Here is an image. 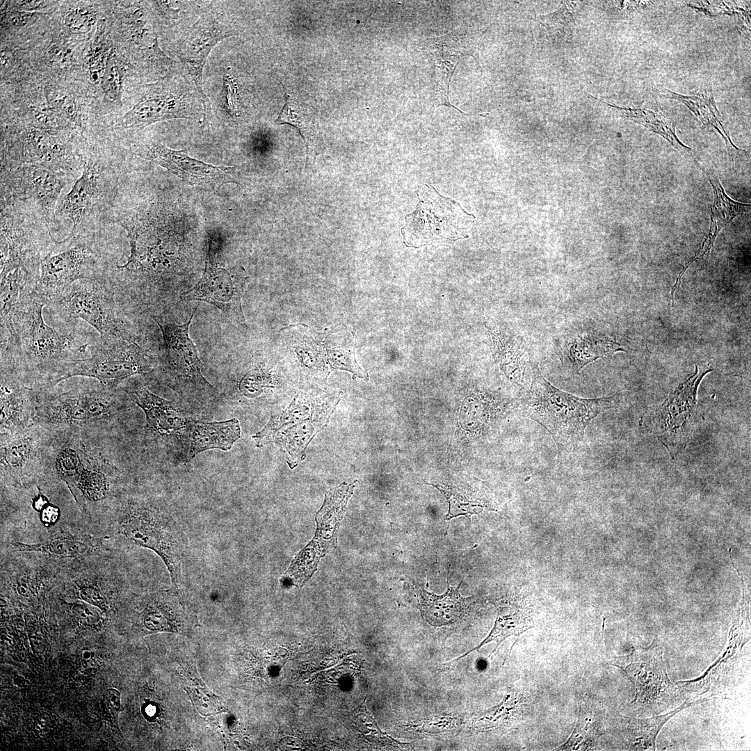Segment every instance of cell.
I'll return each instance as SVG.
<instances>
[{
	"label": "cell",
	"mask_w": 751,
	"mask_h": 751,
	"mask_svg": "<svg viewBox=\"0 0 751 751\" xmlns=\"http://www.w3.org/2000/svg\"><path fill=\"white\" fill-rule=\"evenodd\" d=\"M45 306L46 300L35 289L27 292L10 332L1 341V367L11 370L29 385L39 381L47 387L56 371L77 360L89 345L46 324Z\"/></svg>",
	"instance_id": "1"
},
{
	"label": "cell",
	"mask_w": 751,
	"mask_h": 751,
	"mask_svg": "<svg viewBox=\"0 0 751 751\" xmlns=\"http://www.w3.org/2000/svg\"><path fill=\"white\" fill-rule=\"evenodd\" d=\"M113 536L127 546L148 549L164 563L174 587L181 579L184 541L170 512L151 499L116 496L110 505Z\"/></svg>",
	"instance_id": "2"
},
{
	"label": "cell",
	"mask_w": 751,
	"mask_h": 751,
	"mask_svg": "<svg viewBox=\"0 0 751 751\" xmlns=\"http://www.w3.org/2000/svg\"><path fill=\"white\" fill-rule=\"evenodd\" d=\"M532 372L530 389L522 401L523 416L542 425L551 434L559 451L575 449L590 421L620 401L618 395L579 398L552 385L538 365L534 364Z\"/></svg>",
	"instance_id": "3"
},
{
	"label": "cell",
	"mask_w": 751,
	"mask_h": 751,
	"mask_svg": "<svg viewBox=\"0 0 751 751\" xmlns=\"http://www.w3.org/2000/svg\"><path fill=\"white\" fill-rule=\"evenodd\" d=\"M115 194V179L109 165L99 160L83 159L81 175L61 201L56 215L69 218L71 232L60 241L67 243L92 236L109 217Z\"/></svg>",
	"instance_id": "4"
},
{
	"label": "cell",
	"mask_w": 751,
	"mask_h": 751,
	"mask_svg": "<svg viewBox=\"0 0 751 751\" xmlns=\"http://www.w3.org/2000/svg\"><path fill=\"white\" fill-rule=\"evenodd\" d=\"M417 193V208L405 216L401 230L406 246L451 245L468 236L475 221L473 214L429 184L419 186Z\"/></svg>",
	"instance_id": "5"
},
{
	"label": "cell",
	"mask_w": 751,
	"mask_h": 751,
	"mask_svg": "<svg viewBox=\"0 0 751 751\" xmlns=\"http://www.w3.org/2000/svg\"><path fill=\"white\" fill-rule=\"evenodd\" d=\"M47 305L68 320L81 318L100 334V342L134 341L115 301L114 289L106 277L81 280L72 284Z\"/></svg>",
	"instance_id": "6"
},
{
	"label": "cell",
	"mask_w": 751,
	"mask_h": 751,
	"mask_svg": "<svg viewBox=\"0 0 751 751\" xmlns=\"http://www.w3.org/2000/svg\"><path fill=\"white\" fill-rule=\"evenodd\" d=\"M52 429L40 424L10 434H1V485L14 490L35 485L51 465Z\"/></svg>",
	"instance_id": "7"
},
{
	"label": "cell",
	"mask_w": 751,
	"mask_h": 751,
	"mask_svg": "<svg viewBox=\"0 0 751 751\" xmlns=\"http://www.w3.org/2000/svg\"><path fill=\"white\" fill-rule=\"evenodd\" d=\"M152 369L146 353L135 341L100 342L92 348L90 357L63 364L50 380L47 387L72 377L84 376L98 380L105 388L115 389L126 378L148 373Z\"/></svg>",
	"instance_id": "8"
},
{
	"label": "cell",
	"mask_w": 751,
	"mask_h": 751,
	"mask_svg": "<svg viewBox=\"0 0 751 751\" xmlns=\"http://www.w3.org/2000/svg\"><path fill=\"white\" fill-rule=\"evenodd\" d=\"M611 664L620 668L634 684L631 703L643 711L662 712L683 697L684 690L668 677L662 647L654 642L647 647L634 648Z\"/></svg>",
	"instance_id": "9"
},
{
	"label": "cell",
	"mask_w": 751,
	"mask_h": 751,
	"mask_svg": "<svg viewBox=\"0 0 751 751\" xmlns=\"http://www.w3.org/2000/svg\"><path fill=\"white\" fill-rule=\"evenodd\" d=\"M61 243L67 244L68 248L55 253L54 247L40 265L35 290L47 304L74 282L106 277L109 270L108 261L94 244L92 236Z\"/></svg>",
	"instance_id": "10"
},
{
	"label": "cell",
	"mask_w": 751,
	"mask_h": 751,
	"mask_svg": "<svg viewBox=\"0 0 751 751\" xmlns=\"http://www.w3.org/2000/svg\"><path fill=\"white\" fill-rule=\"evenodd\" d=\"M71 176L31 165L1 169V200L21 206L51 231L56 226V205Z\"/></svg>",
	"instance_id": "11"
},
{
	"label": "cell",
	"mask_w": 751,
	"mask_h": 751,
	"mask_svg": "<svg viewBox=\"0 0 751 751\" xmlns=\"http://www.w3.org/2000/svg\"><path fill=\"white\" fill-rule=\"evenodd\" d=\"M37 218L19 207L1 202V278L16 268L38 278L42 259L52 250L47 248H54L56 243L47 245L49 241L37 232L39 229L33 226Z\"/></svg>",
	"instance_id": "12"
},
{
	"label": "cell",
	"mask_w": 751,
	"mask_h": 751,
	"mask_svg": "<svg viewBox=\"0 0 751 751\" xmlns=\"http://www.w3.org/2000/svg\"><path fill=\"white\" fill-rule=\"evenodd\" d=\"M115 389L100 386L99 389H72L42 398L38 395L35 423L52 429L108 421L116 409Z\"/></svg>",
	"instance_id": "13"
},
{
	"label": "cell",
	"mask_w": 751,
	"mask_h": 751,
	"mask_svg": "<svg viewBox=\"0 0 751 751\" xmlns=\"http://www.w3.org/2000/svg\"><path fill=\"white\" fill-rule=\"evenodd\" d=\"M173 79H164L146 91L141 99L121 118L115 128L143 129L157 122L174 118H197L207 109L208 99Z\"/></svg>",
	"instance_id": "14"
},
{
	"label": "cell",
	"mask_w": 751,
	"mask_h": 751,
	"mask_svg": "<svg viewBox=\"0 0 751 751\" xmlns=\"http://www.w3.org/2000/svg\"><path fill=\"white\" fill-rule=\"evenodd\" d=\"M695 372L673 390L654 412L652 430L659 441L675 458L686 446L694 426L697 389L704 377L712 371Z\"/></svg>",
	"instance_id": "15"
},
{
	"label": "cell",
	"mask_w": 751,
	"mask_h": 751,
	"mask_svg": "<svg viewBox=\"0 0 751 751\" xmlns=\"http://www.w3.org/2000/svg\"><path fill=\"white\" fill-rule=\"evenodd\" d=\"M182 324L170 323L160 316H152L163 336V360L170 377L185 387L211 389L213 386L202 373L203 364L188 334L195 314Z\"/></svg>",
	"instance_id": "16"
},
{
	"label": "cell",
	"mask_w": 751,
	"mask_h": 751,
	"mask_svg": "<svg viewBox=\"0 0 751 751\" xmlns=\"http://www.w3.org/2000/svg\"><path fill=\"white\" fill-rule=\"evenodd\" d=\"M21 165L39 166L73 177L83 168V159L74 156L55 132L29 129L21 136L19 151L3 159L1 169Z\"/></svg>",
	"instance_id": "17"
},
{
	"label": "cell",
	"mask_w": 751,
	"mask_h": 751,
	"mask_svg": "<svg viewBox=\"0 0 751 751\" xmlns=\"http://www.w3.org/2000/svg\"><path fill=\"white\" fill-rule=\"evenodd\" d=\"M232 35L225 17L218 13L204 14L186 32L175 49V55L186 69L192 83L205 95L202 73L207 58L213 47Z\"/></svg>",
	"instance_id": "18"
},
{
	"label": "cell",
	"mask_w": 751,
	"mask_h": 751,
	"mask_svg": "<svg viewBox=\"0 0 751 751\" xmlns=\"http://www.w3.org/2000/svg\"><path fill=\"white\" fill-rule=\"evenodd\" d=\"M114 469L100 457L92 455L79 443L72 473L64 481L76 501L86 512L111 504L114 491Z\"/></svg>",
	"instance_id": "19"
},
{
	"label": "cell",
	"mask_w": 751,
	"mask_h": 751,
	"mask_svg": "<svg viewBox=\"0 0 751 751\" xmlns=\"http://www.w3.org/2000/svg\"><path fill=\"white\" fill-rule=\"evenodd\" d=\"M245 284V279L207 260L200 280L180 298L181 300H199L213 305L228 319L241 324L245 321L241 305Z\"/></svg>",
	"instance_id": "20"
},
{
	"label": "cell",
	"mask_w": 751,
	"mask_h": 751,
	"mask_svg": "<svg viewBox=\"0 0 751 751\" xmlns=\"http://www.w3.org/2000/svg\"><path fill=\"white\" fill-rule=\"evenodd\" d=\"M136 154L166 168L191 185L213 186L233 168L214 166L188 155L186 150H174L162 144L141 145Z\"/></svg>",
	"instance_id": "21"
},
{
	"label": "cell",
	"mask_w": 751,
	"mask_h": 751,
	"mask_svg": "<svg viewBox=\"0 0 751 751\" xmlns=\"http://www.w3.org/2000/svg\"><path fill=\"white\" fill-rule=\"evenodd\" d=\"M38 395L15 373L1 367L0 433L10 434L35 424Z\"/></svg>",
	"instance_id": "22"
},
{
	"label": "cell",
	"mask_w": 751,
	"mask_h": 751,
	"mask_svg": "<svg viewBox=\"0 0 751 751\" xmlns=\"http://www.w3.org/2000/svg\"><path fill=\"white\" fill-rule=\"evenodd\" d=\"M63 562L47 558L39 560L15 558L1 567V584L23 598L37 597L42 590L58 583Z\"/></svg>",
	"instance_id": "23"
},
{
	"label": "cell",
	"mask_w": 751,
	"mask_h": 751,
	"mask_svg": "<svg viewBox=\"0 0 751 751\" xmlns=\"http://www.w3.org/2000/svg\"><path fill=\"white\" fill-rule=\"evenodd\" d=\"M14 552L40 554L56 560H74L106 554L109 549L98 538L70 528H61L36 543H10Z\"/></svg>",
	"instance_id": "24"
},
{
	"label": "cell",
	"mask_w": 751,
	"mask_h": 751,
	"mask_svg": "<svg viewBox=\"0 0 751 751\" xmlns=\"http://www.w3.org/2000/svg\"><path fill=\"white\" fill-rule=\"evenodd\" d=\"M131 399L144 412L147 428L154 434L168 438L181 437L191 423L172 402L164 399L139 382L129 385L126 389Z\"/></svg>",
	"instance_id": "25"
},
{
	"label": "cell",
	"mask_w": 751,
	"mask_h": 751,
	"mask_svg": "<svg viewBox=\"0 0 751 751\" xmlns=\"http://www.w3.org/2000/svg\"><path fill=\"white\" fill-rule=\"evenodd\" d=\"M704 700V698L695 702L686 700L671 711L646 718L620 716L615 733L630 750H655L656 739L663 726L684 709Z\"/></svg>",
	"instance_id": "26"
},
{
	"label": "cell",
	"mask_w": 751,
	"mask_h": 751,
	"mask_svg": "<svg viewBox=\"0 0 751 751\" xmlns=\"http://www.w3.org/2000/svg\"><path fill=\"white\" fill-rule=\"evenodd\" d=\"M241 437V427L237 419L223 421H193L189 434L188 457L209 449L228 451Z\"/></svg>",
	"instance_id": "27"
},
{
	"label": "cell",
	"mask_w": 751,
	"mask_h": 751,
	"mask_svg": "<svg viewBox=\"0 0 751 751\" xmlns=\"http://www.w3.org/2000/svg\"><path fill=\"white\" fill-rule=\"evenodd\" d=\"M456 31L442 37L428 39L437 69L435 91L439 105L451 106L448 95L449 82L458 60L464 53L463 37H458V30Z\"/></svg>",
	"instance_id": "28"
},
{
	"label": "cell",
	"mask_w": 751,
	"mask_h": 751,
	"mask_svg": "<svg viewBox=\"0 0 751 751\" xmlns=\"http://www.w3.org/2000/svg\"><path fill=\"white\" fill-rule=\"evenodd\" d=\"M624 351L610 337L597 332L583 333L575 337L562 355V362L570 371L577 373L587 364L606 355Z\"/></svg>",
	"instance_id": "29"
},
{
	"label": "cell",
	"mask_w": 751,
	"mask_h": 751,
	"mask_svg": "<svg viewBox=\"0 0 751 751\" xmlns=\"http://www.w3.org/2000/svg\"><path fill=\"white\" fill-rule=\"evenodd\" d=\"M457 588H449L442 595L423 590L420 610L423 618L431 626L451 624L462 617L468 611L469 599L462 597Z\"/></svg>",
	"instance_id": "30"
},
{
	"label": "cell",
	"mask_w": 751,
	"mask_h": 751,
	"mask_svg": "<svg viewBox=\"0 0 751 751\" xmlns=\"http://www.w3.org/2000/svg\"><path fill=\"white\" fill-rule=\"evenodd\" d=\"M533 624L531 608L524 601L515 600L512 601L506 606L499 608L494 625L489 635L477 647L457 659L465 656L473 650L478 649L483 645L492 641L496 642V648L508 637L511 636H518L525 631L532 628Z\"/></svg>",
	"instance_id": "31"
},
{
	"label": "cell",
	"mask_w": 751,
	"mask_h": 751,
	"mask_svg": "<svg viewBox=\"0 0 751 751\" xmlns=\"http://www.w3.org/2000/svg\"><path fill=\"white\" fill-rule=\"evenodd\" d=\"M595 98L619 111L622 116L629 118L633 122L644 126L649 131L661 135L682 154L691 156L695 161L692 154L691 148L684 145L678 138L675 131L676 123L671 122L661 111H654L643 108L620 107L611 104L599 98Z\"/></svg>",
	"instance_id": "32"
},
{
	"label": "cell",
	"mask_w": 751,
	"mask_h": 751,
	"mask_svg": "<svg viewBox=\"0 0 751 751\" xmlns=\"http://www.w3.org/2000/svg\"><path fill=\"white\" fill-rule=\"evenodd\" d=\"M495 354L506 373L519 384L526 368V350L524 340L512 333H492Z\"/></svg>",
	"instance_id": "33"
},
{
	"label": "cell",
	"mask_w": 751,
	"mask_h": 751,
	"mask_svg": "<svg viewBox=\"0 0 751 751\" xmlns=\"http://www.w3.org/2000/svg\"><path fill=\"white\" fill-rule=\"evenodd\" d=\"M671 99H677L687 106L705 126H711L715 128L722 136L727 144V150H730L743 151L738 149L732 141L729 136L725 130L724 127L717 118L720 115L715 104L713 95L711 90L704 89L695 95H684L668 90Z\"/></svg>",
	"instance_id": "34"
},
{
	"label": "cell",
	"mask_w": 751,
	"mask_h": 751,
	"mask_svg": "<svg viewBox=\"0 0 751 751\" xmlns=\"http://www.w3.org/2000/svg\"><path fill=\"white\" fill-rule=\"evenodd\" d=\"M163 595H156V599L147 604L141 614L143 627L150 631H177L181 623V614L175 612L170 602Z\"/></svg>",
	"instance_id": "35"
},
{
	"label": "cell",
	"mask_w": 751,
	"mask_h": 751,
	"mask_svg": "<svg viewBox=\"0 0 751 751\" xmlns=\"http://www.w3.org/2000/svg\"><path fill=\"white\" fill-rule=\"evenodd\" d=\"M702 169L707 175L713 192L711 218L716 221L717 226L722 229L734 218L750 211V204L733 200L726 194L719 179L710 171Z\"/></svg>",
	"instance_id": "36"
},
{
	"label": "cell",
	"mask_w": 751,
	"mask_h": 751,
	"mask_svg": "<svg viewBox=\"0 0 751 751\" xmlns=\"http://www.w3.org/2000/svg\"><path fill=\"white\" fill-rule=\"evenodd\" d=\"M325 339L320 344L324 348L327 362L332 369L345 370L353 373L354 376L369 380L367 373L360 368L356 361L353 348L350 346L346 348H339L334 346L335 344L330 346L328 334Z\"/></svg>",
	"instance_id": "37"
},
{
	"label": "cell",
	"mask_w": 751,
	"mask_h": 751,
	"mask_svg": "<svg viewBox=\"0 0 751 751\" xmlns=\"http://www.w3.org/2000/svg\"><path fill=\"white\" fill-rule=\"evenodd\" d=\"M518 702L519 700L514 695L506 694L499 704L475 718V727L480 730H489L500 727L508 720Z\"/></svg>",
	"instance_id": "38"
},
{
	"label": "cell",
	"mask_w": 751,
	"mask_h": 751,
	"mask_svg": "<svg viewBox=\"0 0 751 751\" xmlns=\"http://www.w3.org/2000/svg\"><path fill=\"white\" fill-rule=\"evenodd\" d=\"M583 726H576L568 740L558 748L561 750H585L600 735L591 719H587Z\"/></svg>",
	"instance_id": "39"
},
{
	"label": "cell",
	"mask_w": 751,
	"mask_h": 751,
	"mask_svg": "<svg viewBox=\"0 0 751 751\" xmlns=\"http://www.w3.org/2000/svg\"><path fill=\"white\" fill-rule=\"evenodd\" d=\"M122 75L120 63L114 54H111L101 83L104 93L111 99L115 100L120 96Z\"/></svg>",
	"instance_id": "40"
},
{
	"label": "cell",
	"mask_w": 751,
	"mask_h": 751,
	"mask_svg": "<svg viewBox=\"0 0 751 751\" xmlns=\"http://www.w3.org/2000/svg\"><path fill=\"white\" fill-rule=\"evenodd\" d=\"M440 490L444 494L449 503V511L446 519H450L461 515L470 517L472 514H477L483 510L484 506L479 500H469L464 496L463 497L460 495L454 496L447 490Z\"/></svg>",
	"instance_id": "41"
},
{
	"label": "cell",
	"mask_w": 751,
	"mask_h": 751,
	"mask_svg": "<svg viewBox=\"0 0 751 751\" xmlns=\"http://www.w3.org/2000/svg\"><path fill=\"white\" fill-rule=\"evenodd\" d=\"M96 21V14L85 8H76L70 11L65 17V24L68 30L76 34L89 32Z\"/></svg>",
	"instance_id": "42"
},
{
	"label": "cell",
	"mask_w": 751,
	"mask_h": 751,
	"mask_svg": "<svg viewBox=\"0 0 751 751\" xmlns=\"http://www.w3.org/2000/svg\"><path fill=\"white\" fill-rule=\"evenodd\" d=\"M90 604L75 603L71 605L70 612L74 622L85 627H95L101 622L99 611Z\"/></svg>",
	"instance_id": "43"
},
{
	"label": "cell",
	"mask_w": 751,
	"mask_h": 751,
	"mask_svg": "<svg viewBox=\"0 0 751 751\" xmlns=\"http://www.w3.org/2000/svg\"><path fill=\"white\" fill-rule=\"evenodd\" d=\"M108 52L106 49H100L94 53L90 58V76L95 84H99L102 82L108 58Z\"/></svg>",
	"instance_id": "44"
},
{
	"label": "cell",
	"mask_w": 751,
	"mask_h": 751,
	"mask_svg": "<svg viewBox=\"0 0 751 751\" xmlns=\"http://www.w3.org/2000/svg\"><path fill=\"white\" fill-rule=\"evenodd\" d=\"M223 101L227 113L234 116L236 115V86L233 77L225 74L223 81Z\"/></svg>",
	"instance_id": "45"
},
{
	"label": "cell",
	"mask_w": 751,
	"mask_h": 751,
	"mask_svg": "<svg viewBox=\"0 0 751 751\" xmlns=\"http://www.w3.org/2000/svg\"><path fill=\"white\" fill-rule=\"evenodd\" d=\"M49 97L52 104L57 106L70 120L73 121L79 126H81V122L79 118L75 106L74 105V101L68 95H63L60 92L54 91L52 92L51 95Z\"/></svg>",
	"instance_id": "46"
},
{
	"label": "cell",
	"mask_w": 751,
	"mask_h": 751,
	"mask_svg": "<svg viewBox=\"0 0 751 751\" xmlns=\"http://www.w3.org/2000/svg\"><path fill=\"white\" fill-rule=\"evenodd\" d=\"M39 515L42 524L46 527H49L58 521L60 510L58 506L49 503L39 512Z\"/></svg>",
	"instance_id": "47"
},
{
	"label": "cell",
	"mask_w": 751,
	"mask_h": 751,
	"mask_svg": "<svg viewBox=\"0 0 751 751\" xmlns=\"http://www.w3.org/2000/svg\"><path fill=\"white\" fill-rule=\"evenodd\" d=\"M35 13L25 11H14L11 14L10 22L15 26H24L35 19Z\"/></svg>",
	"instance_id": "48"
},
{
	"label": "cell",
	"mask_w": 751,
	"mask_h": 751,
	"mask_svg": "<svg viewBox=\"0 0 751 751\" xmlns=\"http://www.w3.org/2000/svg\"><path fill=\"white\" fill-rule=\"evenodd\" d=\"M46 3L43 1H15L12 5L18 11L30 12L44 7Z\"/></svg>",
	"instance_id": "49"
},
{
	"label": "cell",
	"mask_w": 751,
	"mask_h": 751,
	"mask_svg": "<svg viewBox=\"0 0 751 751\" xmlns=\"http://www.w3.org/2000/svg\"><path fill=\"white\" fill-rule=\"evenodd\" d=\"M51 719L49 715L47 713L41 714L36 720L35 722V734L42 737L45 736L50 726Z\"/></svg>",
	"instance_id": "50"
},
{
	"label": "cell",
	"mask_w": 751,
	"mask_h": 751,
	"mask_svg": "<svg viewBox=\"0 0 751 751\" xmlns=\"http://www.w3.org/2000/svg\"><path fill=\"white\" fill-rule=\"evenodd\" d=\"M106 700L108 705L115 709L118 710L121 705V699L120 692L115 688H108L106 692Z\"/></svg>",
	"instance_id": "51"
},
{
	"label": "cell",
	"mask_w": 751,
	"mask_h": 751,
	"mask_svg": "<svg viewBox=\"0 0 751 751\" xmlns=\"http://www.w3.org/2000/svg\"><path fill=\"white\" fill-rule=\"evenodd\" d=\"M48 498L42 493L38 488V494L33 499L32 506L33 508L38 512H40L49 503Z\"/></svg>",
	"instance_id": "52"
},
{
	"label": "cell",
	"mask_w": 751,
	"mask_h": 751,
	"mask_svg": "<svg viewBox=\"0 0 751 751\" xmlns=\"http://www.w3.org/2000/svg\"><path fill=\"white\" fill-rule=\"evenodd\" d=\"M144 711L148 717H153L156 712V706L152 704H149L145 706Z\"/></svg>",
	"instance_id": "53"
},
{
	"label": "cell",
	"mask_w": 751,
	"mask_h": 751,
	"mask_svg": "<svg viewBox=\"0 0 751 751\" xmlns=\"http://www.w3.org/2000/svg\"><path fill=\"white\" fill-rule=\"evenodd\" d=\"M13 683L17 686L22 688L25 685V679L22 676L16 675L13 677Z\"/></svg>",
	"instance_id": "54"
},
{
	"label": "cell",
	"mask_w": 751,
	"mask_h": 751,
	"mask_svg": "<svg viewBox=\"0 0 751 751\" xmlns=\"http://www.w3.org/2000/svg\"><path fill=\"white\" fill-rule=\"evenodd\" d=\"M83 658H84V659H90V656H91V654H90V652H88V651H86V652H83Z\"/></svg>",
	"instance_id": "55"
}]
</instances>
